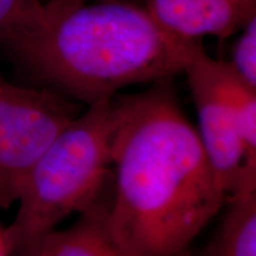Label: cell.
Instances as JSON below:
<instances>
[{
	"mask_svg": "<svg viewBox=\"0 0 256 256\" xmlns=\"http://www.w3.org/2000/svg\"><path fill=\"white\" fill-rule=\"evenodd\" d=\"M0 256H10L8 243H6L4 236V230L2 229H0Z\"/></svg>",
	"mask_w": 256,
	"mask_h": 256,
	"instance_id": "cell-11",
	"label": "cell"
},
{
	"mask_svg": "<svg viewBox=\"0 0 256 256\" xmlns=\"http://www.w3.org/2000/svg\"><path fill=\"white\" fill-rule=\"evenodd\" d=\"M42 0H0V43Z\"/></svg>",
	"mask_w": 256,
	"mask_h": 256,
	"instance_id": "cell-10",
	"label": "cell"
},
{
	"mask_svg": "<svg viewBox=\"0 0 256 256\" xmlns=\"http://www.w3.org/2000/svg\"><path fill=\"white\" fill-rule=\"evenodd\" d=\"M240 32L228 63L242 81L256 89V17L243 25Z\"/></svg>",
	"mask_w": 256,
	"mask_h": 256,
	"instance_id": "cell-9",
	"label": "cell"
},
{
	"mask_svg": "<svg viewBox=\"0 0 256 256\" xmlns=\"http://www.w3.org/2000/svg\"><path fill=\"white\" fill-rule=\"evenodd\" d=\"M74 2H132V4L142 5L144 0H74Z\"/></svg>",
	"mask_w": 256,
	"mask_h": 256,
	"instance_id": "cell-12",
	"label": "cell"
},
{
	"mask_svg": "<svg viewBox=\"0 0 256 256\" xmlns=\"http://www.w3.org/2000/svg\"><path fill=\"white\" fill-rule=\"evenodd\" d=\"M0 46L43 88L89 106L174 78L202 43L170 34L139 4L42 0Z\"/></svg>",
	"mask_w": 256,
	"mask_h": 256,
	"instance_id": "cell-2",
	"label": "cell"
},
{
	"mask_svg": "<svg viewBox=\"0 0 256 256\" xmlns=\"http://www.w3.org/2000/svg\"><path fill=\"white\" fill-rule=\"evenodd\" d=\"M81 113L48 88L14 84L0 72V208L17 202L25 179L52 140Z\"/></svg>",
	"mask_w": 256,
	"mask_h": 256,
	"instance_id": "cell-5",
	"label": "cell"
},
{
	"mask_svg": "<svg viewBox=\"0 0 256 256\" xmlns=\"http://www.w3.org/2000/svg\"><path fill=\"white\" fill-rule=\"evenodd\" d=\"M107 203L102 198L72 226L49 234L34 256H139L110 229Z\"/></svg>",
	"mask_w": 256,
	"mask_h": 256,
	"instance_id": "cell-7",
	"label": "cell"
},
{
	"mask_svg": "<svg viewBox=\"0 0 256 256\" xmlns=\"http://www.w3.org/2000/svg\"><path fill=\"white\" fill-rule=\"evenodd\" d=\"M110 229L139 256H185L228 194L172 78L112 98Z\"/></svg>",
	"mask_w": 256,
	"mask_h": 256,
	"instance_id": "cell-1",
	"label": "cell"
},
{
	"mask_svg": "<svg viewBox=\"0 0 256 256\" xmlns=\"http://www.w3.org/2000/svg\"><path fill=\"white\" fill-rule=\"evenodd\" d=\"M228 198L218 228L192 256H256V186L236 188Z\"/></svg>",
	"mask_w": 256,
	"mask_h": 256,
	"instance_id": "cell-8",
	"label": "cell"
},
{
	"mask_svg": "<svg viewBox=\"0 0 256 256\" xmlns=\"http://www.w3.org/2000/svg\"><path fill=\"white\" fill-rule=\"evenodd\" d=\"M142 6L160 26L188 40H226L256 17V0H144Z\"/></svg>",
	"mask_w": 256,
	"mask_h": 256,
	"instance_id": "cell-6",
	"label": "cell"
},
{
	"mask_svg": "<svg viewBox=\"0 0 256 256\" xmlns=\"http://www.w3.org/2000/svg\"><path fill=\"white\" fill-rule=\"evenodd\" d=\"M112 98L89 104L32 166L16 202L17 214L4 229L10 256H34L64 218L104 198L112 178Z\"/></svg>",
	"mask_w": 256,
	"mask_h": 256,
	"instance_id": "cell-3",
	"label": "cell"
},
{
	"mask_svg": "<svg viewBox=\"0 0 256 256\" xmlns=\"http://www.w3.org/2000/svg\"><path fill=\"white\" fill-rule=\"evenodd\" d=\"M183 72L197 110L202 146L229 196L244 168L256 170V89L242 81L226 60L208 55L203 46Z\"/></svg>",
	"mask_w": 256,
	"mask_h": 256,
	"instance_id": "cell-4",
	"label": "cell"
}]
</instances>
